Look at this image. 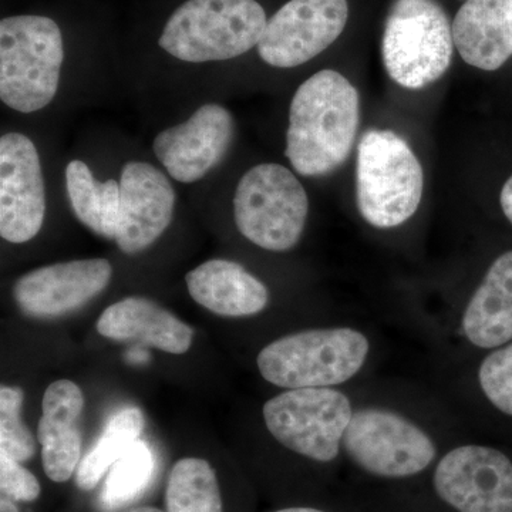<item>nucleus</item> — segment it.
I'll use <instances>...</instances> for the list:
<instances>
[{"label": "nucleus", "mask_w": 512, "mask_h": 512, "mask_svg": "<svg viewBox=\"0 0 512 512\" xmlns=\"http://www.w3.org/2000/svg\"><path fill=\"white\" fill-rule=\"evenodd\" d=\"M0 512H19V508L13 503L12 498L3 495L2 500H0Z\"/></svg>", "instance_id": "c85d7f7f"}, {"label": "nucleus", "mask_w": 512, "mask_h": 512, "mask_svg": "<svg viewBox=\"0 0 512 512\" xmlns=\"http://www.w3.org/2000/svg\"><path fill=\"white\" fill-rule=\"evenodd\" d=\"M127 512H163V511L158 510V508H154V507H138V508H134V510H130Z\"/></svg>", "instance_id": "7c9ffc66"}, {"label": "nucleus", "mask_w": 512, "mask_h": 512, "mask_svg": "<svg viewBox=\"0 0 512 512\" xmlns=\"http://www.w3.org/2000/svg\"><path fill=\"white\" fill-rule=\"evenodd\" d=\"M83 407L82 389L70 380L50 384L43 396L37 439L42 444L46 476L55 483H66L79 468L82 458L79 419Z\"/></svg>", "instance_id": "dca6fc26"}, {"label": "nucleus", "mask_w": 512, "mask_h": 512, "mask_svg": "<svg viewBox=\"0 0 512 512\" xmlns=\"http://www.w3.org/2000/svg\"><path fill=\"white\" fill-rule=\"evenodd\" d=\"M501 208H503L505 217L512 224V175L504 184L500 195Z\"/></svg>", "instance_id": "cd10ccee"}, {"label": "nucleus", "mask_w": 512, "mask_h": 512, "mask_svg": "<svg viewBox=\"0 0 512 512\" xmlns=\"http://www.w3.org/2000/svg\"><path fill=\"white\" fill-rule=\"evenodd\" d=\"M23 392L15 387L0 389V451L13 460L28 461L36 453V441L22 421Z\"/></svg>", "instance_id": "393cba45"}, {"label": "nucleus", "mask_w": 512, "mask_h": 512, "mask_svg": "<svg viewBox=\"0 0 512 512\" xmlns=\"http://www.w3.org/2000/svg\"><path fill=\"white\" fill-rule=\"evenodd\" d=\"M0 488L5 497L13 501H35L40 495V484L37 478L20 466L19 461L13 460L8 454L0 451Z\"/></svg>", "instance_id": "bb28decb"}, {"label": "nucleus", "mask_w": 512, "mask_h": 512, "mask_svg": "<svg viewBox=\"0 0 512 512\" xmlns=\"http://www.w3.org/2000/svg\"><path fill=\"white\" fill-rule=\"evenodd\" d=\"M143 413L137 407H127L114 414L100 439L92 450L80 461L76 473L77 487L82 491H92L101 477L114 466L117 460L144 430Z\"/></svg>", "instance_id": "4be33fe9"}, {"label": "nucleus", "mask_w": 512, "mask_h": 512, "mask_svg": "<svg viewBox=\"0 0 512 512\" xmlns=\"http://www.w3.org/2000/svg\"><path fill=\"white\" fill-rule=\"evenodd\" d=\"M485 396L501 412L512 416V343L491 353L480 367Z\"/></svg>", "instance_id": "a878e982"}, {"label": "nucleus", "mask_w": 512, "mask_h": 512, "mask_svg": "<svg viewBox=\"0 0 512 512\" xmlns=\"http://www.w3.org/2000/svg\"><path fill=\"white\" fill-rule=\"evenodd\" d=\"M369 353L357 330L316 329L269 343L256 359L262 377L286 389L328 387L356 375Z\"/></svg>", "instance_id": "423d86ee"}, {"label": "nucleus", "mask_w": 512, "mask_h": 512, "mask_svg": "<svg viewBox=\"0 0 512 512\" xmlns=\"http://www.w3.org/2000/svg\"><path fill=\"white\" fill-rule=\"evenodd\" d=\"M234 134L231 113L220 104H204L183 124L158 133L153 150L171 178L192 184L224 160Z\"/></svg>", "instance_id": "ddd939ff"}, {"label": "nucleus", "mask_w": 512, "mask_h": 512, "mask_svg": "<svg viewBox=\"0 0 512 512\" xmlns=\"http://www.w3.org/2000/svg\"><path fill=\"white\" fill-rule=\"evenodd\" d=\"M424 174L419 158L392 130H369L357 147L356 201L372 227H399L419 210Z\"/></svg>", "instance_id": "7ed1b4c3"}, {"label": "nucleus", "mask_w": 512, "mask_h": 512, "mask_svg": "<svg viewBox=\"0 0 512 512\" xmlns=\"http://www.w3.org/2000/svg\"><path fill=\"white\" fill-rule=\"evenodd\" d=\"M165 503L167 512H224L211 464L195 457L178 461L168 478Z\"/></svg>", "instance_id": "5701e85b"}, {"label": "nucleus", "mask_w": 512, "mask_h": 512, "mask_svg": "<svg viewBox=\"0 0 512 512\" xmlns=\"http://www.w3.org/2000/svg\"><path fill=\"white\" fill-rule=\"evenodd\" d=\"M188 292L202 308L229 318L264 311L269 292L244 266L228 259H211L185 275Z\"/></svg>", "instance_id": "6ab92c4d"}, {"label": "nucleus", "mask_w": 512, "mask_h": 512, "mask_svg": "<svg viewBox=\"0 0 512 512\" xmlns=\"http://www.w3.org/2000/svg\"><path fill=\"white\" fill-rule=\"evenodd\" d=\"M276 512H325V511L315 510V508H285V510L276 511Z\"/></svg>", "instance_id": "c756f323"}, {"label": "nucleus", "mask_w": 512, "mask_h": 512, "mask_svg": "<svg viewBox=\"0 0 512 512\" xmlns=\"http://www.w3.org/2000/svg\"><path fill=\"white\" fill-rule=\"evenodd\" d=\"M46 214V191L39 153L25 134L0 138V235L25 244L39 234Z\"/></svg>", "instance_id": "f8f14e48"}, {"label": "nucleus", "mask_w": 512, "mask_h": 512, "mask_svg": "<svg viewBox=\"0 0 512 512\" xmlns=\"http://www.w3.org/2000/svg\"><path fill=\"white\" fill-rule=\"evenodd\" d=\"M463 329L478 348L491 349L512 339V251L495 259L464 313Z\"/></svg>", "instance_id": "aec40b11"}, {"label": "nucleus", "mask_w": 512, "mask_h": 512, "mask_svg": "<svg viewBox=\"0 0 512 512\" xmlns=\"http://www.w3.org/2000/svg\"><path fill=\"white\" fill-rule=\"evenodd\" d=\"M342 443L353 463L379 477L416 476L436 457V446L423 430L386 410L353 414Z\"/></svg>", "instance_id": "1a4fd4ad"}, {"label": "nucleus", "mask_w": 512, "mask_h": 512, "mask_svg": "<svg viewBox=\"0 0 512 512\" xmlns=\"http://www.w3.org/2000/svg\"><path fill=\"white\" fill-rule=\"evenodd\" d=\"M451 29L464 62L494 72L512 57V0H466Z\"/></svg>", "instance_id": "f3484780"}, {"label": "nucleus", "mask_w": 512, "mask_h": 512, "mask_svg": "<svg viewBox=\"0 0 512 512\" xmlns=\"http://www.w3.org/2000/svg\"><path fill=\"white\" fill-rule=\"evenodd\" d=\"M156 458L146 441L136 440L110 468L104 485L103 500L107 507H123L141 494L150 483Z\"/></svg>", "instance_id": "b1692460"}, {"label": "nucleus", "mask_w": 512, "mask_h": 512, "mask_svg": "<svg viewBox=\"0 0 512 512\" xmlns=\"http://www.w3.org/2000/svg\"><path fill=\"white\" fill-rule=\"evenodd\" d=\"M266 23L256 0H187L165 23L158 45L183 62H221L258 46Z\"/></svg>", "instance_id": "f03ea898"}, {"label": "nucleus", "mask_w": 512, "mask_h": 512, "mask_svg": "<svg viewBox=\"0 0 512 512\" xmlns=\"http://www.w3.org/2000/svg\"><path fill=\"white\" fill-rule=\"evenodd\" d=\"M352 416L348 397L326 387L289 389L264 406L269 433L282 446L320 463L338 457Z\"/></svg>", "instance_id": "6e6552de"}, {"label": "nucleus", "mask_w": 512, "mask_h": 512, "mask_svg": "<svg viewBox=\"0 0 512 512\" xmlns=\"http://www.w3.org/2000/svg\"><path fill=\"white\" fill-rule=\"evenodd\" d=\"M434 487L460 512H512V463L494 448L450 451L436 468Z\"/></svg>", "instance_id": "9b49d317"}, {"label": "nucleus", "mask_w": 512, "mask_h": 512, "mask_svg": "<svg viewBox=\"0 0 512 512\" xmlns=\"http://www.w3.org/2000/svg\"><path fill=\"white\" fill-rule=\"evenodd\" d=\"M360 124L359 93L343 74L320 70L296 90L285 154L303 177L338 170L352 153Z\"/></svg>", "instance_id": "f257e3e1"}, {"label": "nucleus", "mask_w": 512, "mask_h": 512, "mask_svg": "<svg viewBox=\"0 0 512 512\" xmlns=\"http://www.w3.org/2000/svg\"><path fill=\"white\" fill-rule=\"evenodd\" d=\"M348 19V0H289L266 23L259 56L279 69L301 66L336 42Z\"/></svg>", "instance_id": "9d476101"}, {"label": "nucleus", "mask_w": 512, "mask_h": 512, "mask_svg": "<svg viewBox=\"0 0 512 512\" xmlns=\"http://www.w3.org/2000/svg\"><path fill=\"white\" fill-rule=\"evenodd\" d=\"M113 266L107 259H79L42 266L20 276L13 298L33 318H56L82 308L109 286Z\"/></svg>", "instance_id": "4468645a"}, {"label": "nucleus", "mask_w": 512, "mask_h": 512, "mask_svg": "<svg viewBox=\"0 0 512 512\" xmlns=\"http://www.w3.org/2000/svg\"><path fill=\"white\" fill-rule=\"evenodd\" d=\"M453 29L436 0H394L382 39L384 69L404 89L443 77L454 52Z\"/></svg>", "instance_id": "39448f33"}, {"label": "nucleus", "mask_w": 512, "mask_h": 512, "mask_svg": "<svg viewBox=\"0 0 512 512\" xmlns=\"http://www.w3.org/2000/svg\"><path fill=\"white\" fill-rule=\"evenodd\" d=\"M308 212L305 188L284 165H256L242 175L235 190L234 218L239 232L266 251L295 247Z\"/></svg>", "instance_id": "0eeeda50"}, {"label": "nucleus", "mask_w": 512, "mask_h": 512, "mask_svg": "<svg viewBox=\"0 0 512 512\" xmlns=\"http://www.w3.org/2000/svg\"><path fill=\"white\" fill-rule=\"evenodd\" d=\"M64 62L62 32L53 19L22 15L0 22V99L35 113L55 99Z\"/></svg>", "instance_id": "20e7f679"}, {"label": "nucleus", "mask_w": 512, "mask_h": 512, "mask_svg": "<svg viewBox=\"0 0 512 512\" xmlns=\"http://www.w3.org/2000/svg\"><path fill=\"white\" fill-rule=\"evenodd\" d=\"M66 191L77 220L106 239L116 238L120 218V184L99 183L86 163L73 160L66 167Z\"/></svg>", "instance_id": "412c9836"}, {"label": "nucleus", "mask_w": 512, "mask_h": 512, "mask_svg": "<svg viewBox=\"0 0 512 512\" xmlns=\"http://www.w3.org/2000/svg\"><path fill=\"white\" fill-rule=\"evenodd\" d=\"M103 338L119 342H143L154 348L183 355L188 352L194 330L163 306L146 298L123 299L110 305L97 320Z\"/></svg>", "instance_id": "a211bd4d"}, {"label": "nucleus", "mask_w": 512, "mask_h": 512, "mask_svg": "<svg viewBox=\"0 0 512 512\" xmlns=\"http://www.w3.org/2000/svg\"><path fill=\"white\" fill-rule=\"evenodd\" d=\"M174 208L175 191L163 171L141 161L124 165L117 247L127 255L143 252L170 227Z\"/></svg>", "instance_id": "2eb2a0df"}]
</instances>
